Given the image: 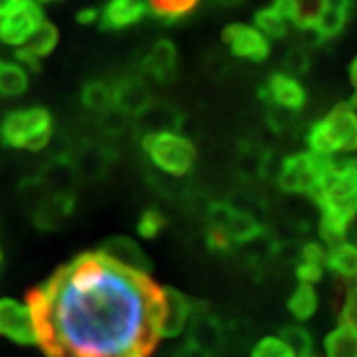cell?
Returning <instances> with one entry per match:
<instances>
[{
    "label": "cell",
    "instance_id": "cell-11",
    "mask_svg": "<svg viewBox=\"0 0 357 357\" xmlns=\"http://www.w3.org/2000/svg\"><path fill=\"white\" fill-rule=\"evenodd\" d=\"M260 98L266 103V107H276L288 114H296L306 105V89L288 74H272L268 82L260 88Z\"/></svg>",
    "mask_w": 357,
    "mask_h": 357
},
{
    "label": "cell",
    "instance_id": "cell-21",
    "mask_svg": "<svg viewBox=\"0 0 357 357\" xmlns=\"http://www.w3.org/2000/svg\"><path fill=\"white\" fill-rule=\"evenodd\" d=\"M143 72L159 84H171L177 77V48L171 40H159L143 60Z\"/></svg>",
    "mask_w": 357,
    "mask_h": 357
},
{
    "label": "cell",
    "instance_id": "cell-10",
    "mask_svg": "<svg viewBox=\"0 0 357 357\" xmlns=\"http://www.w3.org/2000/svg\"><path fill=\"white\" fill-rule=\"evenodd\" d=\"M44 22V13L36 0H20L13 13L0 18V40L8 46H22Z\"/></svg>",
    "mask_w": 357,
    "mask_h": 357
},
{
    "label": "cell",
    "instance_id": "cell-31",
    "mask_svg": "<svg viewBox=\"0 0 357 357\" xmlns=\"http://www.w3.org/2000/svg\"><path fill=\"white\" fill-rule=\"evenodd\" d=\"M255 28L264 38H284L288 34V22L272 6L262 8L255 14Z\"/></svg>",
    "mask_w": 357,
    "mask_h": 357
},
{
    "label": "cell",
    "instance_id": "cell-43",
    "mask_svg": "<svg viewBox=\"0 0 357 357\" xmlns=\"http://www.w3.org/2000/svg\"><path fill=\"white\" fill-rule=\"evenodd\" d=\"M0 64H2V62H0Z\"/></svg>",
    "mask_w": 357,
    "mask_h": 357
},
{
    "label": "cell",
    "instance_id": "cell-7",
    "mask_svg": "<svg viewBox=\"0 0 357 357\" xmlns=\"http://www.w3.org/2000/svg\"><path fill=\"white\" fill-rule=\"evenodd\" d=\"M206 218H208V227L222 230V234L229 238L232 248L250 244L258 236L264 234L262 225L256 220L255 215H250L248 211H243L227 201H217L211 204Z\"/></svg>",
    "mask_w": 357,
    "mask_h": 357
},
{
    "label": "cell",
    "instance_id": "cell-40",
    "mask_svg": "<svg viewBox=\"0 0 357 357\" xmlns=\"http://www.w3.org/2000/svg\"><path fill=\"white\" fill-rule=\"evenodd\" d=\"M211 2H215L217 6H225V8H230V6H238V4H243L244 0H211Z\"/></svg>",
    "mask_w": 357,
    "mask_h": 357
},
{
    "label": "cell",
    "instance_id": "cell-26",
    "mask_svg": "<svg viewBox=\"0 0 357 357\" xmlns=\"http://www.w3.org/2000/svg\"><path fill=\"white\" fill-rule=\"evenodd\" d=\"M318 292H316V286H312V284H298L296 290L288 298V312L298 321H307L310 318H314L318 312Z\"/></svg>",
    "mask_w": 357,
    "mask_h": 357
},
{
    "label": "cell",
    "instance_id": "cell-9",
    "mask_svg": "<svg viewBox=\"0 0 357 357\" xmlns=\"http://www.w3.org/2000/svg\"><path fill=\"white\" fill-rule=\"evenodd\" d=\"M0 335L18 345H38L36 326L28 304L0 298Z\"/></svg>",
    "mask_w": 357,
    "mask_h": 357
},
{
    "label": "cell",
    "instance_id": "cell-6",
    "mask_svg": "<svg viewBox=\"0 0 357 357\" xmlns=\"http://www.w3.org/2000/svg\"><path fill=\"white\" fill-rule=\"evenodd\" d=\"M141 147L147 159L159 171L171 177L189 175L197 161V147L189 137L178 133H153L143 135Z\"/></svg>",
    "mask_w": 357,
    "mask_h": 357
},
{
    "label": "cell",
    "instance_id": "cell-15",
    "mask_svg": "<svg viewBox=\"0 0 357 357\" xmlns=\"http://www.w3.org/2000/svg\"><path fill=\"white\" fill-rule=\"evenodd\" d=\"M58 44V28L44 20L42 24L36 28V32L26 40L22 46H18L14 56H16V62L24 68L26 72L32 70L36 72L40 70V60L46 58Z\"/></svg>",
    "mask_w": 357,
    "mask_h": 357
},
{
    "label": "cell",
    "instance_id": "cell-13",
    "mask_svg": "<svg viewBox=\"0 0 357 357\" xmlns=\"http://www.w3.org/2000/svg\"><path fill=\"white\" fill-rule=\"evenodd\" d=\"M98 252L105 256V258H109L117 266L131 270V272H137V274L149 276V272L153 268V262L147 256V252L141 248L139 243H135L129 236H109V238H105Z\"/></svg>",
    "mask_w": 357,
    "mask_h": 357
},
{
    "label": "cell",
    "instance_id": "cell-22",
    "mask_svg": "<svg viewBox=\"0 0 357 357\" xmlns=\"http://www.w3.org/2000/svg\"><path fill=\"white\" fill-rule=\"evenodd\" d=\"M147 14V0H107L100 13L103 30H123Z\"/></svg>",
    "mask_w": 357,
    "mask_h": 357
},
{
    "label": "cell",
    "instance_id": "cell-38",
    "mask_svg": "<svg viewBox=\"0 0 357 357\" xmlns=\"http://www.w3.org/2000/svg\"><path fill=\"white\" fill-rule=\"evenodd\" d=\"M76 18L79 24H84V26L93 24V22L100 18V10H98V8H84L82 13H77Z\"/></svg>",
    "mask_w": 357,
    "mask_h": 357
},
{
    "label": "cell",
    "instance_id": "cell-4",
    "mask_svg": "<svg viewBox=\"0 0 357 357\" xmlns=\"http://www.w3.org/2000/svg\"><path fill=\"white\" fill-rule=\"evenodd\" d=\"M54 121L44 107H24L4 115L0 123V139L6 147L40 151L52 141Z\"/></svg>",
    "mask_w": 357,
    "mask_h": 357
},
{
    "label": "cell",
    "instance_id": "cell-28",
    "mask_svg": "<svg viewBox=\"0 0 357 357\" xmlns=\"http://www.w3.org/2000/svg\"><path fill=\"white\" fill-rule=\"evenodd\" d=\"M82 103L84 107L93 114H105L114 107L112 86H107L102 79H91L82 89Z\"/></svg>",
    "mask_w": 357,
    "mask_h": 357
},
{
    "label": "cell",
    "instance_id": "cell-25",
    "mask_svg": "<svg viewBox=\"0 0 357 357\" xmlns=\"http://www.w3.org/2000/svg\"><path fill=\"white\" fill-rule=\"evenodd\" d=\"M326 268L332 270L333 274L342 276V278H356L357 272V252L356 246L351 243L333 244L330 248H326Z\"/></svg>",
    "mask_w": 357,
    "mask_h": 357
},
{
    "label": "cell",
    "instance_id": "cell-41",
    "mask_svg": "<svg viewBox=\"0 0 357 357\" xmlns=\"http://www.w3.org/2000/svg\"><path fill=\"white\" fill-rule=\"evenodd\" d=\"M349 79H351V86H356V62H351L349 66Z\"/></svg>",
    "mask_w": 357,
    "mask_h": 357
},
{
    "label": "cell",
    "instance_id": "cell-32",
    "mask_svg": "<svg viewBox=\"0 0 357 357\" xmlns=\"http://www.w3.org/2000/svg\"><path fill=\"white\" fill-rule=\"evenodd\" d=\"M167 227V217L159 208H145L137 220V234L145 241L157 238Z\"/></svg>",
    "mask_w": 357,
    "mask_h": 357
},
{
    "label": "cell",
    "instance_id": "cell-34",
    "mask_svg": "<svg viewBox=\"0 0 357 357\" xmlns=\"http://www.w3.org/2000/svg\"><path fill=\"white\" fill-rule=\"evenodd\" d=\"M312 64V58H310V52L304 46H294L290 50L286 52L284 56V68L288 72V76H304Z\"/></svg>",
    "mask_w": 357,
    "mask_h": 357
},
{
    "label": "cell",
    "instance_id": "cell-20",
    "mask_svg": "<svg viewBox=\"0 0 357 357\" xmlns=\"http://www.w3.org/2000/svg\"><path fill=\"white\" fill-rule=\"evenodd\" d=\"M77 178L84 181H98L105 175V171L112 165V151L96 141H86L79 145L74 157H70Z\"/></svg>",
    "mask_w": 357,
    "mask_h": 357
},
{
    "label": "cell",
    "instance_id": "cell-8",
    "mask_svg": "<svg viewBox=\"0 0 357 357\" xmlns=\"http://www.w3.org/2000/svg\"><path fill=\"white\" fill-rule=\"evenodd\" d=\"M195 302L187 294L178 292L177 288H159V302H157V318L155 330L159 340H173L187 330L191 319Z\"/></svg>",
    "mask_w": 357,
    "mask_h": 357
},
{
    "label": "cell",
    "instance_id": "cell-35",
    "mask_svg": "<svg viewBox=\"0 0 357 357\" xmlns=\"http://www.w3.org/2000/svg\"><path fill=\"white\" fill-rule=\"evenodd\" d=\"M250 357H294L290 347L282 342L278 335H268L262 337L260 342L250 351Z\"/></svg>",
    "mask_w": 357,
    "mask_h": 357
},
{
    "label": "cell",
    "instance_id": "cell-36",
    "mask_svg": "<svg viewBox=\"0 0 357 357\" xmlns=\"http://www.w3.org/2000/svg\"><path fill=\"white\" fill-rule=\"evenodd\" d=\"M324 270L326 268L319 266V264H312V262L300 260L296 264V276H298L300 284H312V286H316L324 278Z\"/></svg>",
    "mask_w": 357,
    "mask_h": 357
},
{
    "label": "cell",
    "instance_id": "cell-30",
    "mask_svg": "<svg viewBox=\"0 0 357 357\" xmlns=\"http://www.w3.org/2000/svg\"><path fill=\"white\" fill-rule=\"evenodd\" d=\"M278 337L290 347L294 357H312L314 354V337L304 326H286Z\"/></svg>",
    "mask_w": 357,
    "mask_h": 357
},
{
    "label": "cell",
    "instance_id": "cell-37",
    "mask_svg": "<svg viewBox=\"0 0 357 357\" xmlns=\"http://www.w3.org/2000/svg\"><path fill=\"white\" fill-rule=\"evenodd\" d=\"M171 357H213V354L204 351L203 347H199V345L187 342V344L178 345L177 349L173 351V356Z\"/></svg>",
    "mask_w": 357,
    "mask_h": 357
},
{
    "label": "cell",
    "instance_id": "cell-16",
    "mask_svg": "<svg viewBox=\"0 0 357 357\" xmlns=\"http://www.w3.org/2000/svg\"><path fill=\"white\" fill-rule=\"evenodd\" d=\"M187 335H189L191 344L199 345V347H203L204 351L213 354L225 342V326L206 307L199 310V306L195 304L191 319L187 324Z\"/></svg>",
    "mask_w": 357,
    "mask_h": 357
},
{
    "label": "cell",
    "instance_id": "cell-18",
    "mask_svg": "<svg viewBox=\"0 0 357 357\" xmlns=\"http://www.w3.org/2000/svg\"><path fill=\"white\" fill-rule=\"evenodd\" d=\"M135 119L141 137L153 133H177V129L183 123L181 112L169 102H151Z\"/></svg>",
    "mask_w": 357,
    "mask_h": 357
},
{
    "label": "cell",
    "instance_id": "cell-24",
    "mask_svg": "<svg viewBox=\"0 0 357 357\" xmlns=\"http://www.w3.org/2000/svg\"><path fill=\"white\" fill-rule=\"evenodd\" d=\"M326 357H357L356 324L340 321L324 340Z\"/></svg>",
    "mask_w": 357,
    "mask_h": 357
},
{
    "label": "cell",
    "instance_id": "cell-33",
    "mask_svg": "<svg viewBox=\"0 0 357 357\" xmlns=\"http://www.w3.org/2000/svg\"><path fill=\"white\" fill-rule=\"evenodd\" d=\"M262 161H264V151L255 149V147H246V149H243V153L238 155L236 171H238L244 178L260 177Z\"/></svg>",
    "mask_w": 357,
    "mask_h": 357
},
{
    "label": "cell",
    "instance_id": "cell-29",
    "mask_svg": "<svg viewBox=\"0 0 357 357\" xmlns=\"http://www.w3.org/2000/svg\"><path fill=\"white\" fill-rule=\"evenodd\" d=\"M28 89V72L20 64H0V93L16 98Z\"/></svg>",
    "mask_w": 357,
    "mask_h": 357
},
{
    "label": "cell",
    "instance_id": "cell-5",
    "mask_svg": "<svg viewBox=\"0 0 357 357\" xmlns=\"http://www.w3.org/2000/svg\"><path fill=\"white\" fill-rule=\"evenodd\" d=\"M335 155H318L306 151L282 159L276 185L284 192L314 197L332 175Z\"/></svg>",
    "mask_w": 357,
    "mask_h": 357
},
{
    "label": "cell",
    "instance_id": "cell-17",
    "mask_svg": "<svg viewBox=\"0 0 357 357\" xmlns=\"http://www.w3.org/2000/svg\"><path fill=\"white\" fill-rule=\"evenodd\" d=\"M351 14V0H319L318 13L312 22V32L318 40H330L344 32Z\"/></svg>",
    "mask_w": 357,
    "mask_h": 357
},
{
    "label": "cell",
    "instance_id": "cell-39",
    "mask_svg": "<svg viewBox=\"0 0 357 357\" xmlns=\"http://www.w3.org/2000/svg\"><path fill=\"white\" fill-rule=\"evenodd\" d=\"M20 0H0V18L6 16L8 13H13L14 8L18 6Z\"/></svg>",
    "mask_w": 357,
    "mask_h": 357
},
{
    "label": "cell",
    "instance_id": "cell-19",
    "mask_svg": "<svg viewBox=\"0 0 357 357\" xmlns=\"http://www.w3.org/2000/svg\"><path fill=\"white\" fill-rule=\"evenodd\" d=\"M76 197L74 192H50L42 199L34 211V222L42 230H56L74 215Z\"/></svg>",
    "mask_w": 357,
    "mask_h": 357
},
{
    "label": "cell",
    "instance_id": "cell-3",
    "mask_svg": "<svg viewBox=\"0 0 357 357\" xmlns=\"http://www.w3.org/2000/svg\"><path fill=\"white\" fill-rule=\"evenodd\" d=\"M357 145V119L354 103H337L330 114L316 121L307 131L312 153L337 155L354 151Z\"/></svg>",
    "mask_w": 357,
    "mask_h": 357
},
{
    "label": "cell",
    "instance_id": "cell-42",
    "mask_svg": "<svg viewBox=\"0 0 357 357\" xmlns=\"http://www.w3.org/2000/svg\"><path fill=\"white\" fill-rule=\"evenodd\" d=\"M2 260H4V255H2V248H0V266H2Z\"/></svg>",
    "mask_w": 357,
    "mask_h": 357
},
{
    "label": "cell",
    "instance_id": "cell-14",
    "mask_svg": "<svg viewBox=\"0 0 357 357\" xmlns=\"http://www.w3.org/2000/svg\"><path fill=\"white\" fill-rule=\"evenodd\" d=\"M112 98H114V109L126 117H137V115L153 102L151 89L139 76L121 77L114 88H112Z\"/></svg>",
    "mask_w": 357,
    "mask_h": 357
},
{
    "label": "cell",
    "instance_id": "cell-27",
    "mask_svg": "<svg viewBox=\"0 0 357 357\" xmlns=\"http://www.w3.org/2000/svg\"><path fill=\"white\" fill-rule=\"evenodd\" d=\"M199 6V0H147V13H151L161 22L173 24Z\"/></svg>",
    "mask_w": 357,
    "mask_h": 357
},
{
    "label": "cell",
    "instance_id": "cell-2",
    "mask_svg": "<svg viewBox=\"0 0 357 357\" xmlns=\"http://www.w3.org/2000/svg\"><path fill=\"white\" fill-rule=\"evenodd\" d=\"M319 206V236L326 246L345 241L349 225L354 222L357 204V173L351 159H337L332 175L324 187L312 197Z\"/></svg>",
    "mask_w": 357,
    "mask_h": 357
},
{
    "label": "cell",
    "instance_id": "cell-12",
    "mask_svg": "<svg viewBox=\"0 0 357 357\" xmlns=\"http://www.w3.org/2000/svg\"><path fill=\"white\" fill-rule=\"evenodd\" d=\"M222 42L227 44L230 54L243 58L248 62H264L270 56V42H268L255 26L234 22L225 28Z\"/></svg>",
    "mask_w": 357,
    "mask_h": 357
},
{
    "label": "cell",
    "instance_id": "cell-1",
    "mask_svg": "<svg viewBox=\"0 0 357 357\" xmlns=\"http://www.w3.org/2000/svg\"><path fill=\"white\" fill-rule=\"evenodd\" d=\"M159 288L149 276L86 252L28 294L46 357H149L159 344Z\"/></svg>",
    "mask_w": 357,
    "mask_h": 357
},
{
    "label": "cell",
    "instance_id": "cell-23",
    "mask_svg": "<svg viewBox=\"0 0 357 357\" xmlns=\"http://www.w3.org/2000/svg\"><path fill=\"white\" fill-rule=\"evenodd\" d=\"M77 181L70 157H56L44 167L40 183L50 189V192H72V185Z\"/></svg>",
    "mask_w": 357,
    "mask_h": 357
}]
</instances>
